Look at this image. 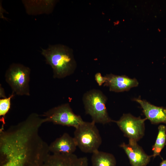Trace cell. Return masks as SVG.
Masks as SVG:
<instances>
[{"label":"cell","mask_w":166,"mask_h":166,"mask_svg":"<svg viewBox=\"0 0 166 166\" xmlns=\"http://www.w3.org/2000/svg\"><path fill=\"white\" fill-rule=\"evenodd\" d=\"M42 125L26 118L0 130V166H43L49 155V145L39 135Z\"/></svg>","instance_id":"1"},{"label":"cell","mask_w":166,"mask_h":166,"mask_svg":"<svg viewBox=\"0 0 166 166\" xmlns=\"http://www.w3.org/2000/svg\"><path fill=\"white\" fill-rule=\"evenodd\" d=\"M41 54L46 63L51 66L53 78H63L72 75L75 70L77 63L73 51L67 46L49 45L45 49H42Z\"/></svg>","instance_id":"2"},{"label":"cell","mask_w":166,"mask_h":166,"mask_svg":"<svg viewBox=\"0 0 166 166\" xmlns=\"http://www.w3.org/2000/svg\"><path fill=\"white\" fill-rule=\"evenodd\" d=\"M107 97L100 90L93 89L85 93L82 97L85 112L95 123L105 124L113 122L109 117L106 106Z\"/></svg>","instance_id":"3"},{"label":"cell","mask_w":166,"mask_h":166,"mask_svg":"<svg viewBox=\"0 0 166 166\" xmlns=\"http://www.w3.org/2000/svg\"><path fill=\"white\" fill-rule=\"evenodd\" d=\"M75 128L73 137L82 152L92 154L98 150L102 140L94 122L84 121Z\"/></svg>","instance_id":"4"},{"label":"cell","mask_w":166,"mask_h":166,"mask_svg":"<svg viewBox=\"0 0 166 166\" xmlns=\"http://www.w3.org/2000/svg\"><path fill=\"white\" fill-rule=\"evenodd\" d=\"M30 69L22 64L13 63L5 74V80L10 87L12 93L18 95H30L29 82Z\"/></svg>","instance_id":"5"},{"label":"cell","mask_w":166,"mask_h":166,"mask_svg":"<svg viewBox=\"0 0 166 166\" xmlns=\"http://www.w3.org/2000/svg\"><path fill=\"white\" fill-rule=\"evenodd\" d=\"M46 122L76 128L84 121L81 116L75 114L69 104H64L53 108L42 115Z\"/></svg>","instance_id":"6"},{"label":"cell","mask_w":166,"mask_h":166,"mask_svg":"<svg viewBox=\"0 0 166 166\" xmlns=\"http://www.w3.org/2000/svg\"><path fill=\"white\" fill-rule=\"evenodd\" d=\"M146 118L136 117L130 113L124 114L118 121H114L129 141L137 142L144 134Z\"/></svg>","instance_id":"7"},{"label":"cell","mask_w":166,"mask_h":166,"mask_svg":"<svg viewBox=\"0 0 166 166\" xmlns=\"http://www.w3.org/2000/svg\"><path fill=\"white\" fill-rule=\"evenodd\" d=\"M120 146L127 156L131 166H146L152 157L146 154L137 142L129 141L128 144L123 143Z\"/></svg>","instance_id":"8"},{"label":"cell","mask_w":166,"mask_h":166,"mask_svg":"<svg viewBox=\"0 0 166 166\" xmlns=\"http://www.w3.org/2000/svg\"><path fill=\"white\" fill-rule=\"evenodd\" d=\"M86 157H78L74 154H50L43 166H88Z\"/></svg>","instance_id":"9"},{"label":"cell","mask_w":166,"mask_h":166,"mask_svg":"<svg viewBox=\"0 0 166 166\" xmlns=\"http://www.w3.org/2000/svg\"><path fill=\"white\" fill-rule=\"evenodd\" d=\"M106 81L104 86L109 87L110 91L120 92L127 91L137 86L139 83L136 78H131L124 75L109 74L105 76Z\"/></svg>","instance_id":"10"},{"label":"cell","mask_w":166,"mask_h":166,"mask_svg":"<svg viewBox=\"0 0 166 166\" xmlns=\"http://www.w3.org/2000/svg\"><path fill=\"white\" fill-rule=\"evenodd\" d=\"M133 100L140 104L145 118L152 124L164 123L166 124V108L155 106L140 97L135 98Z\"/></svg>","instance_id":"11"},{"label":"cell","mask_w":166,"mask_h":166,"mask_svg":"<svg viewBox=\"0 0 166 166\" xmlns=\"http://www.w3.org/2000/svg\"><path fill=\"white\" fill-rule=\"evenodd\" d=\"M77 147L74 137L65 132L51 143L49 149L52 154H72Z\"/></svg>","instance_id":"12"},{"label":"cell","mask_w":166,"mask_h":166,"mask_svg":"<svg viewBox=\"0 0 166 166\" xmlns=\"http://www.w3.org/2000/svg\"><path fill=\"white\" fill-rule=\"evenodd\" d=\"M92 166H116V161L112 154L98 150L92 153Z\"/></svg>","instance_id":"13"},{"label":"cell","mask_w":166,"mask_h":166,"mask_svg":"<svg viewBox=\"0 0 166 166\" xmlns=\"http://www.w3.org/2000/svg\"><path fill=\"white\" fill-rule=\"evenodd\" d=\"M158 133L154 145L152 148V157L155 158L160 155L166 144V126L160 125L158 127Z\"/></svg>","instance_id":"14"},{"label":"cell","mask_w":166,"mask_h":166,"mask_svg":"<svg viewBox=\"0 0 166 166\" xmlns=\"http://www.w3.org/2000/svg\"><path fill=\"white\" fill-rule=\"evenodd\" d=\"M15 94L12 93L11 95L8 97H5L0 99V116L2 117L0 119L4 124V117L6 115L9 111L11 105V100Z\"/></svg>","instance_id":"15"},{"label":"cell","mask_w":166,"mask_h":166,"mask_svg":"<svg viewBox=\"0 0 166 166\" xmlns=\"http://www.w3.org/2000/svg\"><path fill=\"white\" fill-rule=\"evenodd\" d=\"M95 80L99 86L104 84L106 81L105 77L103 76L100 73H97L95 75Z\"/></svg>","instance_id":"16"},{"label":"cell","mask_w":166,"mask_h":166,"mask_svg":"<svg viewBox=\"0 0 166 166\" xmlns=\"http://www.w3.org/2000/svg\"><path fill=\"white\" fill-rule=\"evenodd\" d=\"M159 166H166V159L163 160L160 163Z\"/></svg>","instance_id":"17"}]
</instances>
